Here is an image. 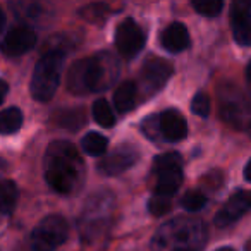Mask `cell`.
<instances>
[{"label":"cell","instance_id":"cell-1","mask_svg":"<svg viewBox=\"0 0 251 251\" xmlns=\"http://www.w3.org/2000/svg\"><path fill=\"white\" fill-rule=\"evenodd\" d=\"M43 174L53 191L71 195L81 188L84 164L79 151L69 141H53L43 158Z\"/></svg>","mask_w":251,"mask_h":251},{"label":"cell","instance_id":"cell-2","mask_svg":"<svg viewBox=\"0 0 251 251\" xmlns=\"http://www.w3.org/2000/svg\"><path fill=\"white\" fill-rule=\"evenodd\" d=\"M206 227L200 220L174 219L164 224L151 239L153 251H203Z\"/></svg>","mask_w":251,"mask_h":251},{"label":"cell","instance_id":"cell-3","mask_svg":"<svg viewBox=\"0 0 251 251\" xmlns=\"http://www.w3.org/2000/svg\"><path fill=\"white\" fill-rule=\"evenodd\" d=\"M64 66V53L60 50H50L36 62L31 77V95L38 101H49L55 95L60 83V73Z\"/></svg>","mask_w":251,"mask_h":251},{"label":"cell","instance_id":"cell-4","mask_svg":"<svg viewBox=\"0 0 251 251\" xmlns=\"http://www.w3.org/2000/svg\"><path fill=\"white\" fill-rule=\"evenodd\" d=\"M153 172L157 176L155 184V196L169 198L177 193L179 186L182 184V158L179 153H162L155 157Z\"/></svg>","mask_w":251,"mask_h":251},{"label":"cell","instance_id":"cell-5","mask_svg":"<svg viewBox=\"0 0 251 251\" xmlns=\"http://www.w3.org/2000/svg\"><path fill=\"white\" fill-rule=\"evenodd\" d=\"M67 222L60 215H49L31 234V251H53L67 239Z\"/></svg>","mask_w":251,"mask_h":251},{"label":"cell","instance_id":"cell-6","mask_svg":"<svg viewBox=\"0 0 251 251\" xmlns=\"http://www.w3.org/2000/svg\"><path fill=\"white\" fill-rule=\"evenodd\" d=\"M147 36L134 19H124L115 29V47L126 59H133L143 50Z\"/></svg>","mask_w":251,"mask_h":251},{"label":"cell","instance_id":"cell-7","mask_svg":"<svg viewBox=\"0 0 251 251\" xmlns=\"http://www.w3.org/2000/svg\"><path fill=\"white\" fill-rule=\"evenodd\" d=\"M138 158H140L138 148L129 143H124V145L115 147L112 151H108L100 160L98 169H100V172L105 176H119L127 171V169L133 167L138 162Z\"/></svg>","mask_w":251,"mask_h":251},{"label":"cell","instance_id":"cell-8","mask_svg":"<svg viewBox=\"0 0 251 251\" xmlns=\"http://www.w3.org/2000/svg\"><path fill=\"white\" fill-rule=\"evenodd\" d=\"M171 76H172L171 64L164 59H158V57H151V59H148L143 64L140 81L145 93L151 95V93H157L158 90H162Z\"/></svg>","mask_w":251,"mask_h":251},{"label":"cell","instance_id":"cell-9","mask_svg":"<svg viewBox=\"0 0 251 251\" xmlns=\"http://www.w3.org/2000/svg\"><path fill=\"white\" fill-rule=\"evenodd\" d=\"M91 59V91H103L119 76V62L108 53H97Z\"/></svg>","mask_w":251,"mask_h":251},{"label":"cell","instance_id":"cell-10","mask_svg":"<svg viewBox=\"0 0 251 251\" xmlns=\"http://www.w3.org/2000/svg\"><path fill=\"white\" fill-rule=\"evenodd\" d=\"M250 210H251V191L234 193L215 215V226L217 227L230 226V224L237 222Z\"/></svg>","mask_w":251,"mask_h":251},{"label":"cell","instance_id":"cell-11","mask_svg":"<svg viewBox=\"0 0 251 251\" xmlns=\"http://www.w3.org/2000/svg\"><path fill=\"white\" fill-rule=\"evenodd\" d=\"M158 133L165 141H171V143L182 141L188 134L186 119L176 108H167L158 114Z\"/></svg>","mask_w":251,"mask_h":251},{"label":"cell","instance_id":"cell-12","mask_svg":"<svg viewBox=\"0 0 251 251\" xmlns=\"http://www.w3.org/2000/svg\"><path fill=\"white\" fill-rule=\"evenodd\" d=\"M251 4L248 2H234L230 7V26L232 35L239 45H251Z\"/></svg>","mask_w":251,"mask_h":251},{"label":"cell","instance_id":"cell-13","mask_svg":"<svg viewBox=\"0 0 251 251\" xmlns=\"http://www.w3.org/2000/svg\"><path fill=\"white\" fill-rule=\"evenodd\" d=\"M36 43V35L29 28H12L2 42V52L9 57L23 55Z\"/></svg>","mask_w":251,"mask_h":251},{"label":"cell","instance_id":"cell-14","mask_svg":"<svg viewBox=\"0 0 251 251\" xmlns=\"http://www.w3.org/2000/svg\"><path fill=\"white\" fill-rule=\"evenodd\" d=\"M69 90L76 95L90 93L91 91V59H81L74 62L67 74Z\"/></svg>","mask_w":251,"mask_h":251},{"label":"cell","instance_id":"cell-15","mask_svg":"<svg viewBox=\"0 0 251 251\" xmlns=\"http://www.w3.org/2000/svg\"><path fill=\"white\" fill-rule=\"evenodd\" d=\"M160 42L167 52L171 53H179L182 50H186L191 43L189 40V33L182 23H172L167 28L162 31L160 35Z\"/></svg>","mask_w":251,"mask_h":251},{"label":"cell","instance_id":"cell-16","mask_svg":"<svg viewBox=\"0 0 251 251\" xmlns=\"http://www.w3.org/2000/svg\"><path fill=\"white\" fill-rule=\"evenodd\" d=\"M248 112L251 110H248L243 95H224V103H220V115L224 117V121L234 126H241Z\"/></svg>","mask_w":251,"mask_h":251},{"label":"cell","instance_id":"cell-17","mask_svg":"<svg viewBox=\"0 0 251 251\" xmlns=\"http://www.w3.org/2000/svg\"><path fill=\"white\" fill-rule=\"evenodd\" d=\"M136 95H138V88L133 81L122 83L114 93L115 108H117L119 112H122V114L131 112L134 108V105H136Z\"/></svg>","mask_w":251,"mask_h":251},{"label":"cell","instance_id":"cell-18","mask_svg":"<svg viewBox=\"0 0 251 251\" xmlns=\"http://www.w3.org/2000/svg\"><path fill=\"white\" fill-rule=\"evenodd\" d=\"M23 126V112L18 107H9L0 112V134H14Z\"/></svg>","mask_w":251,"mask_h":251},{"label":"cell","instance_id":"cell-19","mask_svg":"<svg viewBox=\"0 0 251 251\" xmlns=\"http://www.w3.org/2000/svg\"><path fill=\"white\" fill-rule=\"evenodd\" d=\"M18 203V188L9 179H0V213H11Z\"/></svg>","mask_w":251,"mask_h":251},{"label":"cell","instance_id":"cell-20","mask_svg":"<svg viewBox=\"0 0 251 251\" xmlns=\"http://www.w3.org/2000/svg\"><path fill=\"white\" fill-rule=\"evenodd\" d=\"M81 147H83L84 153L90 155V157H100V155H105V151H107L108 141L103 134L91 131V133H88L86 136L83 138Z\"/></svg>","mask_w":251,"mask_h":251},{"label":"cell","instance_id":"cell-21","mask_svg":"<svg viewBox=\"0 0 251 251\" xmlns=\"http://www.w3.org/2000/svg\"><path fill=\"white\" fill-rule=\"evenodd\" d=\"M93 119L101 126V127H114L115 126V115L112 107L108 105L107 100L103 98H98L93 103Z\"/></svg>","mask_w":251,"mask_h":251},{"label":"cell","instance_id":"cell-22","mask_svg":"<svg viewBox=\"0 0 251 251\" xmlns=\"http://www.w3.org/2000/svg\"><path fill=\"white\" fill-rule=\"evenodd\" d=\"M224 4L220 0H196L193 2V9L205 18H217L222 12Z\"/></svg>","mask_w":251,"mask_h":251},{"label":"cell","instance_id":"cell-23","mask_svg":"<svg viewBox=\"0 0 251 251\" xmlns=\"http://www.w3.org/2000/svg\"><path fill=\"white\" fill-rule=\"evenodd\" d=\"M181 205L188 212H198V210H201L206 205V196L200 191H188L181 198Z\"/></svg>","mask_w":251,"mask_h":251},{"label":"cell","instance_id":"cell-24","mask_svg":"<svg viewBox=\"0 0 251 251\" xmlns=\"http://www.w3.org/2000/svg\"><path fill=\"white\" fill-rule=\"evenodd\" d=\"M191 110H193V114L200 115V117H208L210 98L206 97L203 91H200V93L195 95V98H193V101H191Z\"/></svg>","mask_w":251,"mask_h":251},{"label":"cell","instance_id":"cell-25","mask_svg":"<svg viewBox=\"0 0 251 251\" xmlns=\"http://www.w3.org/2000/svg\"><path fill=\"white\" fill-rule=\"evenodd\" d=\"M81 16L93 23H98V21H103L107 18V7L101 4H93V5H88L81 11Z\"/></svg>","mask_w":251,"mask_h":251},{"label":"cell","instance_id":"cell-26","mask_svg":"<svg viewBox=\"0 0 251 251\" xmlns=\"http://www.w3.org/2000/svg\"><path fill=\"white\" fill-rule=\"evenodd\" d=\"M148 210L153 215H164L171 210V200L169 198H162V196H153V198L148 201Z\"/></svg>","mask_w":251,"mask_h":251},{"label":"cell","instance_id":"cell-27","mask_svg":"<svg viewBox=\"0 0 251 251\" xmlns=\"http://www.w3.org/2000/svg\"><path fill=\"white\" fill-rule=\"evenodd\" d=\"M84 121L86 119L83 117V114H81L79 110H71V112H66V121L60 122V126H64V127H73V129H77V127H81V124H84Z\"/></svg>","mask_w":251,"mask_h":251},{"label":"cell","instance_id":"cell-28","mask_svg":"<svg viewBox=\"0 0 251 251\" xmlns=\"http://www.w3.org/2000/svg\"><path fill=\"white\" fill-rule=\"evenodd\" d=\"M143 131L150 140H158V136H160V133H158V115H151V117L145 119Z\"/></svg>","mask_w":251,"mask_h":251},{"label":"cell","instance_id":"cell-29","mask_svg":"<svg viewBox=\"0 0 251 251\" xmlns=\"http://www.w3.org/2000/svg\"><path fill=\"white\" fill-rule=\"evenodd\" d=\"M7 91H9L7 83H5V81H2V79H0V103H2V101H4L5 95H7Z\"/></svg>","mask_w":251,"mask_h":251},{"label":"cell","instance_id":"cell-30","mask_svg":"<svg viewBox=\"0 0 251 251\" xmlns=\"http://www.w3.org/2000/svg\"><path fill=\"white\" fill-rule=\"evenodd\" d=\"M244 179H246L248 182H251V160L246 164V167H244Z\"/></svg>","mask_w":251,"mask_h":251},{"label":"cell","instance_id":"cell-31","mask_svg":"<svg viewBox=\"0 0 251 251\" xmlns=\"http://www.w3.org/2000/svg\"><path fill=\"white\" fill-rule=\"evenodd\" d=\"M4 26H5V14L2 11V7H0V31L4 29Z\"/></svg>","mask_w":251,"mask_h":251},{"label":"cell","instance_id":"cell-32","mask_svg":"<svg viewBox=\"0 0 251 251\" xmlns=\"http://www.w3.org/2000/svg\"><path fill=\"white\" fill-rule=\"evenodd\" d=\"M246 79L251 83V60H250V64H248V67H246Z\"/></svg>","mask_w":251,"mask_h":251},{"label":"cell","instance_id":"cell-33","mask_svg":"<svg viewBox=\"0 0 251 251\" xmlns=\"http://www.w3.org/2000/svg\"><path fill=\"white\" fill-rule=\"evenodd\" d=\"M217 251H234L232 248H229V246H226V248H219Z\"/></svg>","mask_w":251,"mask_h":251},{"label":"cell","instance_id":"cell-34","mask_svg":"<svg viewBox=\"0 0 251 251\" xmlns=\"http://www.w3.org/2000/svg\"><path fill=\"white\" fill-rule=\"evenodd\" d=\"M244 251H251V239L246 243V248H244Z\"/></svg>","mask_w":251,"mask_h":251},{"label":"cell","instance_id":"cell-35","mask_svg":"<svg viewBox=\"0 0 251 251\" xmlns=\"http://www.w3.org/2000/svg\"><path fill=\"white\" fill-rule=\"evenodd\" d=\"M246 131H248V134H250V138H251V122H250V124H248Z\"/></svg>","mask_w":251,"mask_h":251}]
</instances>
